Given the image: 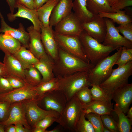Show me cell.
<instances>
[{
	"mask_svg": "<svg viewBox=\"0 0 132 132\" xmlns=\"http://www.w3.org/2000/svg\"><path fill=\"white\" fill-rule=\"evenodd\" d=\"M0 132H5V126L0 123Z\"/></svg>",
	"mask_w": 132,
	"mask_h": 132,
	"instance_id": "obj_55",
	"label": "cell"
},
{
	"mask_svg": "<svg viewBox=\"0 0 132 132\" xmlns=\"http://www.w3.org/2000/svg\"><path fill=\"white\" fill-rule=\"evenodd\" d=\"M42 41L47 54L54 61L58 54V46L55 40L54 31L52 27H44L42 25L41 30Z\"/></svg>",
	"mask_w": 132,
	"mask_h": 132,
	"instance_id": "obj_17",
	"label": "cell"
},
{
	"mask_svg": "<svg viewBox=\"0 0 132 132\" xmlns=\"http://www.w3.org/2000/svg\"><path fill=\"white\" fill-rule=\"evenodd\" d=\"M58 78L55 77L47 81L41 82L38 85L34 87L33 88L37 93V99L46 93L56 90L58 86Z\"/></svg>",
	"mask_w": 132,
	"mask_h": 132,
	"instance_id": "obj_31",
	"label": "cell"
},
{
	"mask_svg": "<svg viewBox=\"0 0 132 132\" xmlns=\"http://www.w3.org/2000/svg\"><path fill=\"white\" fill-rule=\"evenodd\" d=\"M11 104L7 101H0V123L8 118L10 112Z\"/></svg>",
	"mask_w": 132,
	"mask_h": 132,
	"instance_id": "obj_40",
	"label": "cell"
},
{
	"mask_svg": "<svg viewBox=\"0 0 132 132\" xmlns=\"http://www.w3.org/2000/svg\"><path fill=\"white\" fill-rule=\"evenodd\" d=\"M100 117L104 126L111 132H119L117 122L110 114L101 115Z\"/></svg>",
	"mask_w": 132,
	"mask_h": 132,
	"instance_id": "obj_38",
	"label": "cell"
},
{
	"mask_svg": "<svg viewBox=\"0 0 132 132\" xmlns=\"http://www.w3.org/2000/svg\"><path fill=\"white\" fill-rule=\"evenodd\" d=\"M90 89L93 101H99L111 104L112 97L107 94L99 85L92 84Z\"/></svg>",
	"mask_w": 132,
	"mask_h": 132,
	"instance_id": "obj_32",
	"label": "cell"
},
{
	"mask_svg": "<svg viewBox=\"0 0 132 132\" xmlns=\"http://www.w3.org/2000/svg\"><path fill=\"white\" fill-rule=\"evenodd\" d=\"M85 117L90 122L95 132H102L104 126L100 116L90 113H85Z\"/></svg>",
	"mask_w": 132,
	"mask_h": 132,
	"instance_id": "obj_35",
	"label": "cell"
},
{
	"mask_svg": "<svg viewBox=\"0 0 132 132\" xmlns=\"http://www.w3.org/2000/svg\"><path fill=\"white\" fill-rule=\"evenodd\" d=\"M13 89L7 79L0 75V94L7 93Z\"/></svg>",
	"mask_w": 132,
	"mask_h": 132,
	"instance_id": "obj_43",
	"label": "cell"
},
{
	"mask_svg": "<svg viewBox=\"0 0 132 132\" xmlns=\"http://www.w3.org/2000/svg\"><path fill=\"white\" fill-rule=\"evenodd\" d=\"M83 110L82 105L75 95L68 101L56 122L63 128L64 131L75 132L76 125Z\"/></svg>",
	"mask_w": 132,
	"mask_h": 132,
	"instance_id": "obj_5",
	"label": "cell"
},
{
	"mask_svg": "<svg viewBox=\"0 0 132 132\" xmlns=\"http://www.w3.org/2000/svg\"><path fill=\"white\" fill-rule=\"evenodd\" d=\"M22 101L25 108L27 120L32 130L38 122L45 117L52 116L58 118L60 116V114L57 112L46 110L40 107L38 105L37 99Z\"/></svg>",
	"mask_w": 132,
	"mask_h": 132,
	"instance_id": "obj_9",
	"label": "cell"
},
{
	"mask_svg": "<svg viewBox=\"0 0 132 132\" xmlns=\"http://www.w3.org/2000/svg\"><path fill=\"white\" fill-rule=\"evenodd\" d=\"M51 0H35L34 9H37Z\"/></svg>",
	"mask_w": 132,
	"mask_h": 132,
	"instance_id": "obj_48",
	"label": "cell"
},
{
	"mask_svg": "<svg viewBox=\"0 0 132 132\" xmlns=\"http://www.w3.org/2000/svg\"><path fill=\"white\" fill-rule=\"evenodd\" d=\"M16 128V132H31L32 131L25 127L19 123L14 124Z\"/></svg>",
	"mask_w": 132,
	"mask_h": 132,
	"instance_id": "obj_47",
	"label": "cell"
},
{
	"mask_svg": "<svg viewBox=\"0 0 132 132\" xmlns=\"http://www.w3.org/2000/svg\"><path fill=\"white\" fill-rule=\"evenodd\" d=\"M85 114V112L83 109L79 119L75 126V132H95L90 122L86 119Z\"/></svg>",
	"mask_w": 132,
	"mask_h": 132,
	"instance_id": "obj_34",
	"label": "cell"
},
{
	"mask_svg": "<svg viewBox=\"0 0 132 132\" xmlns=\"http://www.w3.org/2000/svg\"><path fill=\"white\" fill-rule=\"evenodd\" d=\"M132 75V61L125 65L113 69L109 77L99 86L108 95L111 96L118 88L128 83V80Z\"/></svg>",
	"mask_w": 132,
	"mask_h": 132,
	"instance_id": "obj_4",
	"label": "cell"
},
{
	"mask_svg": "<svg viewBox=\"0 0 132 132\" xmlns=\"http://www.w3.org/2000/svg\"><path fill=\"white\" fill-rule=\"evenodd\" d=\"M82 106L85 113H92L100 116L110 115L114 111L112 103L109 104L99 101H93Z\"/></svg>",
	"mask_w": 132,
	"mask_h": 132,
	"instance_id": "obj_22",
	"label": "cell"
},
{
	"mask_svg": "<svg viewBox=\"0 0 132 132\" xmlns=\"http://www.w3.org/2000/svg\"><path fill=\"white\" fill-rule=\"evenodd\" d=\"M57 117L54 116H48L45 117L38 122L35 125V127H39L45 130L51 126L54 122H56Z\"/></svg>",
	"mask_w": 132,
	"mask_h": 132,
	"instance_id": "obj_42",
	"label": "cell"
},
{
	"mask_svg": "<svg viewBox=\"0 0 132 132\" xmlns=\"http://www.w3.org/2000/svg\"><path fill=\"white\" fill-rule=\"evenodd\" d=\"M7 3L10 8L11 14L14 13L15 8L17 3V0H5Z\"/></svg>",
	"mask_w": 132,
	"mask_h": 132,
	"instance_id": "obj_46",
	"label": "cell"
},
{
	"mask_svg": "<svg viewBox=\"0 0 132 132\" xmlns=\"http://www.w3.org/2000/svg\"><path fill=\"white\" fill-rule=\"evenodd\" d=\"M57 59L54 61L53 73L58 79L65 77L76 73L89 71L94 66L80 58L65 52L58 47Z\"/></svg>",
	"mask_w": 132,
	"mask_h": 132,
	"instance_id": "obj_1",
	"label": "cell"
},
{
	"mask_svg": "<svg viewBox=\"0 0 132 132\" xmlns=\"http://www.w3.org/2000/svg\"><path fill=\"white\" fill-rule=\"evenodd\" d=\"M58 47L67 53L90 63L85 55L79 36L62 35L54 32Z\"/></svg>",
	"mask_w": 132,
	"mask_h": 132,
	"instance_id": "obj_7",
	"label": "cell"
},
{
	"mask_svg": "<svg viewBox=\"0 0 132 132\" xmlns=\"http://www.w3.org/2000/svg\"><path fill=\"white\" fill-rule=\"evenodd\" d=\"M39 60L38 62L34 66L42 76L41 82L47 81L55 77L53 71L54 60L48 55Z\"/></svg>",
	"mask_w": 132,
	"mask_h": 132,
	"instance_id": "obj_21",
	"label": "cell"
},
{
	"mask_svg": "<svg viewBox=\"0 0 132 132\" xmlns=\"http://www.w3.org/2000/svg\"><path fill=\"white\" fill-rule=\"evenodd\" d=\"M113 109L114 112L118 117V122H117L119 132H130L132 122L123 112L117 110Z\"/></svg>",
	"mask_w": 132,
	"mask_h": 132,
	"instance_id": "obj_33",
	"label": "cell"
},
{
	"mask_svg": "<svg viewBox=\"0 0 132 132\" xmlns=\"http://www.w3.org/2000/svg\"><path fill=\"white\" fill-rule=\"evenodd\" d=\"M112 99L115 102L114 109L126 113L132 102V84L118 88L112 93Z\"/></svg>",
	"mask_w": 132,
	"mask_h": 132,
	"instance_id": "obj_13",
	"label": "cell"
},
{
	"mask_svg": "<svg viewBox=\"0 0 132 132\" xmlns=\"http://www.w3.org/2000/svg\"><path fill=\"white\" fill-rule=\"evenodd\" d=\"M99 14L100 17L110 19L120 25L132 23V19L126 13L125 11L122 10L114 13L100 12Z\"/></svg>",
	"mask_w": 132,
	"mask_h": 132,
	"instance_id": "obj_29",
	"label": "cell"
},
{
	"mask_svg": "<svg viewBox=\"0 0 132 132\" xmlns=\"http://www.w3.org/2000/svg\"><path fill=\"white\" fill-rule=\"evenodd\" d=\"M21 46L18 40L5 33H0V50L5 54L13 55Z\"/></svg>",
	"mask_w": 132,
	"mask_h": 132,
	"instance_id": "obj_25",
	"label": "cell"
},
{
	"mask_svg": "<svg viewBox=\"0 0 132 132\" xmlns=\"http://www.w3.org/2000/svg\"><path fill=\"white\" fill-rule=\"evenodd\" d=\"M127 114L126 115L127 117L129 120L132 122V107H131L129 109L127 113Z\"/></svg>",
	"mask_w": 132,
	"mask_h": 132,
	"instance_id": "obj_53",
	"label": "cell"
},
{
	"mask_svg": "<svg viewBox=\"0 0 132 132\" xmlns=\"http://www.w3.org/2000/svg\"><path fill=\"white\" fill-rule=\"evenodd\" d=\"M107 25L106 35L103 44L112 46L117 49L124 46L127 48H132V42L121 35L115 26L114 22L110 19L105 18Z\"/></svg>",
	"mask_w": 132,
	"mask_h": 132,
	"instance_id": "obj_10",
	"label": "cell"
},
{
	"mask_svg": "<svg viewBox=\"0 0 132 132\" xmlns=\"http://www.w3.org/2000/svg\"><path fill=\"white\" fill-rule=\"evenodd\" d=\"M3 63L5 65L7 74H11L17 76L25 81L24 69L19 61L13 55L5 54Z\"/></svg>",
	"mask_w": 132,
	"mask_h": 132,
	"instance_id": "obj_23",
	"label": "cell"
},
{
	"mask_svg": "<svg viewBox=\"0 0 132 132\" xmlns=\"http://www.w3.org/2000/svg\"><path fill=\"white\" fill-rule=\"evenodd\" d=\"M24 75L26 82L34 87L42 82V76L34 66L24 69Z\"/></svg>",
	"mask_w": 132,
	"mask_h": 132,
	"instance_id": "obj_30",
	"label": "cell"
},
{
	"mask_svg": "<svg viewBox=\"0 0 132 132\" xmlns=\"http://www.w3.org/2000/svg\"><path fill=\"white\" fill-rule=\"evenodd\" d=\"M132 5V0H118L114 5L111 6L116 12L121 10L125 8Z\"/></svg>",
	"mask_w": 132,
	"mask_h": 132,
	"instance_id": "obj_44",
	"label": "cell"
},
{
	"mask_svg": "<svg viewBox=\"0 0 132 132\" xmlns=\"http://www.w3.org/2000/svg\"><path fill=\"white\" fill-rule=\"evenodd\" d=\"M60 0H51L37 10L38 18L44 27L49 26V19L53 9Z\"/></svg>",
	"mask_w": 132,
	"mask_h": 132,
	"instance_id": "obj_27",
	"label": "cell"
},
{
	"mask_svg": "<svg viewBox=\"0 0 132 132\" xmlns=\"http://www.w3.org/2000/svg\"><path fill=\"white\" fill-rule=\"evenodd\" d=\"M83 30L89 36L100 43L103 42L107 31V25L105 18L99 14L95 16L91 21L82 23Z\"/></svg>",
	"mask_w": 132,
	"mask_h": 132,
	"instance_id": "obj_14",
	"label": "cell"
},
{
	"mask_svg": "<svg viewBox=\"0 0 132 132\" xmlns=\"http://www.w3.org/2000/svg\"><path fill=\"white\" fill-rule=\"evenodd\" d=\"M5 132H16L15 126L14 124H10L5 126Z\"/></svg>",
	"mask_w": 132,
	"mask_h": 132,
	"instance_id": "obj_51",
	"label": "cell"
},
{
	"mask_svg": "<svg viewBox=\"0 0 132 132\" xmlns=\"http://www.w3.org/2000/svg\"><path fill=\"white\" fill-rule=\"evenodd\" d=\"M88 10L94 15L99 12L114 13L116 11L112 9L107 0H86Z\"/></svg>",
	"mask_w": 132,
	"mask_h": 132,
	"instance_id": "obj_28",
	"label": "cell"
},
{
	"mask_svg": "<svg viewBox=\"0 0 132 132\" xmlns=\"http://www.w3.org/2000/svg\"><path fill=\"white\" fill-rule=\"evenodd\" d=\"M131 61H132V48L122 47L120 55L115 65H117L118 67H120Z\"/></svg>",
	"mask_w": 132,
	"mask_h": 132,
	"instance_id": "obj_36",
	"label": "cell"
},
{
	"mask_svg": "<svg viewBox=\"0 0 132 132\" xmlns=\"http://www.w3.org/2000/svg\"><path fill=\"white\" fill-rule=\"evenodd\" d=\"M110 5L111 7L115 4L118 0H107Z\"/></svg>",
	"mask_w": 132,
	"mask_h": 132,
	"instance_id": "obj_54",
	"label": "cell"
},
{
	"mask_svg": "<svg viewBox=\"0 0 132 132\" xmlns=\"http://www.w3.org/2000/svg\"><path fill=\"white\" fill-rule=\"evenodd\" d=\"M89 87L83 88L78 91L76 95L82 105L86 104L93 100Z\"/></svg>",
	"mask_w": 132,
	"mask_h": 132,
	"instance_id": "obj_37",
	"label": "cell"
},
{
	"mask_svg": "<svg viewBox=\"0 0 132 132\" xmlns=\"http://www.w3.org/2000/svg\"><path fill=\"white\" fill-rule=\"evenodd\" d=\"M35 0H17V3L32 9H34Z\"/></svg>",
	"mask_w": 132,
	"mask_h": 132,
	"instance_id": "obj_45",
	"label": "cell"
},
{
	"mask_svg": "<svg viewBox=\"0 0 132 132\" xmlns=\"http://www.w3.org/2000/svg\"><path fill=\"white\" fill-rule=\"evenodd\" d=\"M0 19L1 24L0 33H5L11 36L19 41L22 46L29 49V34L28 32L25 31L22 24L20 23L17 28L10 26L5 22L0 10Z\"/></svg>",
	"mask_w": 132,
	"mask_h": 132,
	"instance_id": "obj_16",
	"label": "cell"
},
{
	"mask_svg": "<svg viewBox=\"0 0 132 132\" xmlns=\"http://www.w3.org/2000/svg\"><path fill=\"white\" fill-rule=\"evenodd\" d=\"M72 9L74 14L82 23L91 21L95 16L88 9L86 0H74Z\"/></svg>",
	"mask_w": 132,
	"mask_h": 132,
	"instance_id": "obj_24",
	"label": "cell"
},
{
	"mask_svg": "<svg viewBox=\"0 0 132 132\" xmlns=\"http://www.w3.org/2000/svg\"><path fill=\"white\" fill-rule=\"evenodd\" d=\"M38 106L47 110H52L60 114L67 102L66 97L59 90H55L45 94L37 99Z\"/></svg>",
	"mask_w": 132,
	"mask_h": 132,
	"instance_id": "obj_8",
	"label": "cell"
},
{
	"mask_svg": "<svg viewBox=\"0 0 132 132\" xmlns=\"http://www.w3.org/2000/svg\"><path fill=\"white\" fill-rule=\"evenodd\" d=\"M4 77L7 79L13 89L23 87L26 84V82L23 79L14 75L8 74Z\"/></svg>",
	"mask_w": 132,
	"mask_h": 132,
	"instance_id": "obj_39",
	"label": "cell"
},
{
	"mask_svg": "<svg viewBox=\"0 0 132 132\" xmlns=\"http://www.w3.org/2000/svg\"><path fill=\"white\" fill-rule=\"evenodd\" d=\"M79 37L85 55L90 63L94 66L116 50L99 43L84 30Z\"/></svg>",
	"mask_w": 132,
	"mask_h": 132,
	"instance_id": "obj_2",
	"label": "cell"
},
{
	"mask_svg": "<svg viewBox=\"0 0 132 132\" xmlns=\"http://www.w3.org/2000/svg\"><path fill=\"white\" fill-rule=\"evenodd\" d=\"M54 31L61 34L79 36L84 30L82 23L72 12L55 26Z\"/></svg>",
	"mask_w": 132,
	"mask_h": 132,
	"instance_id": "obj_11",
	"label": "cell"
},
{
	"mask_svg": "<svg viewBox=\"0 0 132 132\" xmlns=\"http://www.w3.org/2000/svg\"><path fill=\"white\" fill-rule=\"evenodd\" d=\"M46 130L39 127H35L32 130L33 132H45Z\"/></svg>",
	"mask_w": 132,
	"mask_h": 132,
	"instance_id": "obj_52",
	"label": "cell"
},
{
	"mask_svg": "<svg viewBox=\"0 0 132 132\" xmlns=\"http://www.w3.org/2000/svg\"><path fill=\"white\" fill-rule=\"evenodd\" d=\"M121 47L112 55L108 56L99 62L89 72V78L92 84L99 85L110 76L113 67L120 55Z\"/></svg>",
	"mask_w": 132,
	"mask_h": 132,
	"instance_id": "obj_6",
	"label": "cell"
},
{
	"mask_svg": "<svg viewBox=\"0 0 132 132\" xmlns=\"http://www.w3.org/2000/svg\"><path fill=\"white\" fill-rule=\"evenodd\" d=\"M116 28L125 38L132 42V23L120 25Z\"/></svg>",
	"mask_w": 132,
	"mask_h": 132,
	"instance_id": "obj_41",
	"label": "cell"
},
{
	"mask_svg": "<svg viewBox=\"0 0 132 132\" xmlns=\"http://www.w3.org/2000/svg\"><path fill=\"white\" fill-rule=\"evenodd\" d=\"M0 123L5 126L10 124H20L32 131V129L27 120L25 108L22 101L11 103L8 118L5 121Z\"/></svg>",
	"mask_w": 132,
	"mask_h": 132,
	"instance_id": "obj_15",
	"label": "cell"
},
{
	"mask_svg": "<svg viewBox=\"0 0 132 132\" xmlns=\"http://www.w3.org/2000/svg\"><path fill=\"white\" fill-rule=\"evenodd\" d=\"M16 8H18L17 12L15 14L8 13L7 17L9 20L12 22L17 17H19L27 19L33 23L34 28L41 32L42 24L38 17L36 9H32L17 3Z\"/></svg>",
	"mask_w": 132,
	"mask_h": 132,
	"instance_id": "obj_18",
	"label": "cell"
},
{
	"mask_svg": "<svg viewBox=\"0 0 132 132\" xmlns=\"http://www.w3.org/2000/svg\"><path fill=\"white\" fill-rule=\"evenodd\" d=\"M34 87L26 82L23 87L0 94V101H7L11 104L25 100L37 99V95Z\"/></svg>",
	"mask_w": 132,
	"mask_h": 132,
	"instance_id": "obj_12",
	"label": "cell"
},
{
	"mask_svg": "<svg viewBox=\"0 0 132 132\" xmlns=\"http://www.w3.org/2000/svg\"><path fill=\"white\" fill-rule=\"evenodd\" d=\"M64 131L62 126L59 124L53 129L50 130H46L45 132H62Z\"/></svg>",
	"mask_w": 132,
	"mask_h": 132,
	"instance_id": "obj_50",
	"label": "cell"
},
{
	"mask_svg": "<svg viewBox=\"0 0 132 132\" xmlns=\"http://www.w3.org/2000/svg\"><path fill=\"white\" fill-rule=\"evenodd\" d=\"M73 0H60L54 7L49 19V26H55L72 11Z\"/></svg>",
	"mask_w": 132,
	"mask_h": 132,
	"instance_id": "obj_20",
	"label": "cell"
},
{
	"mask_svg": "<svg viewBox=\"0 0 132 132\" xmlns=\"http://www.w3.org/2000/svg\"><path fill=\"white\" fill-rule=\"evenodd\" d=\"M102 132H111L108 128L104 126L102 130Z\"/></svg>",
	"mask_w": 132,
	"mask_h": 132,
	"instance_id": "obj_56",
	"label": "cell"
},
{
	"mask_svg": "<svg viewBox=\"0 0 132 132\" xmlns=\"http://www.w3.org/2000/svg\"><path fill=\"white\" fill-rule=\"evenodd\" d=\"M7 74L5 65L0 61V75L5 77Z\"/></svg>",
	"mask_w": 132,
	"mask_h": 132,
	"instance_id": "obj_49",
	"label": "cell"
},
{
	"mask_svg": "<svg viewBox=\"0 0 132 132\" xmlns=\"http://www.w3.org/2000/svg\"><path fill=\"white\" fill-rule=\"evenodd\" d=\"M13 55L24 69L34 66L39 60L29 49L22 46Z\"/></svg>",
	"mask_w": 132,
	"mask_h": 132,
	"instance_id": "obj_26",
	"label": "cell"
},
{
	"mask_svg": "<svg viewBox=\"0 0 132 132\" xmlns=\"http://www.w3.org/2000/svg\"><path fill=\"white\" fill-rule=\"evenodd\" d=\"M27 31L29 36V50L39 60L47 55L42 41L41 32L36 30L33 25L28 27Z\"/></svg>",
	"mask_w": 132,
	"mask_h": 132,
	"instance_id": "obj_19",
	"label": "cell"
},
{
	"mask_svg": "<svg viewBox=\"0 0 132 132\" xmlns=\"http://www.w3.org/2000/svg\"><path fill=\"white\" fill-rule=\"evenodd\" d=\"M58 79L56 90L64 94L67 101L81 89L86 87H91L88 71L79 72Z\"/></svg>",
	"mask_w": 132,
	"mask_h": 132,
	"instance_id": "obj_3",
	"label": "cell"
}]
</instances>
